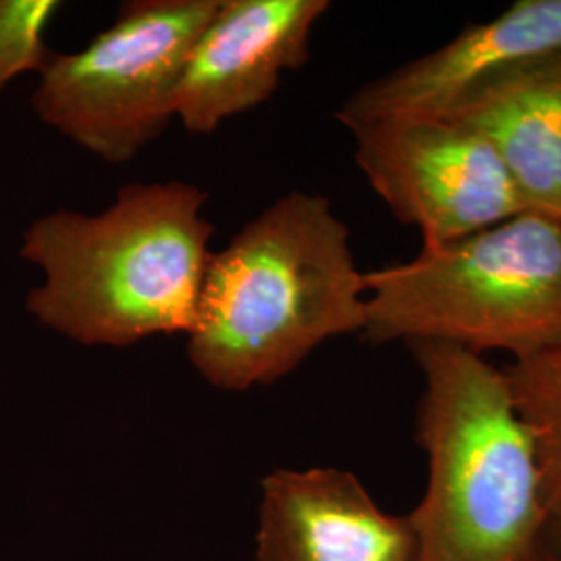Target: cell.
<instances>
[{"label":"cell","instance_id":"cell-1","mask_svg":"<svg viewBox=\"0 0 561 561\" xmlns=\"http://www.w3.org/2000/svg\"><path fill=\"white\" fill-rule=\"evenodd\" d=\"M366 324L364 273L329 198L294 190L213 252L187 358L222 391L273 385Z\"/></svg>","mask_w":561,"mask_h":561},{"label":"cell","instance_id":"cell-2","mask_svg":"<svg viewBox=\"0 0 561 561\" xmlns=\"http://www.w3.org/2000/svg\"><path fill=\"white\" fill-rule=\"evenodd\" d=\"M208 194L185 181L134 183L96 215L57 208L32 222L21 259L42 271L25 310L81 345L187 335L210 259Z\"/></svg>","mask_w":561,"mask_h":561},{"label":"cell","instance_id":"cell-3","mask_svg":"<svg viewBox=\"0 0 561 561\" xmlns=\"http://www.w3.org/2000/svg\"><path fill=\"white\" fill-rule=\"evenodd\" d=\"M408 350L424 381L416 439L428 461L408 514L416 561H561L535 443L503 370L437 341Z\"/></svg>","mask_w":561,"mask_h":561},{"label":"cell","instance_id":"cell-4","mask_svg":"<svg viewBox=\"0 0 561 561\" xmlns=\"http://www.w3.org/2000/svg\"><path fill=\"white\" fill-rule=\"evenodd\" d=\"M375 345L437 341L528 360L561 345V221L524 210L479 233L364 273Z\"/></svg>","mask_w":561,"mask_h":561},{"label":"cell","instance_id":"cell-5","mask_svg":"<svg viewBox=\"0 0 561 561\" xmlns=\"http://www.w3.org/2000/svg\"><path fill=\"white\" fill-rule=\"evenodd\" d=\"M219 0H129L83 48L53 55L32 96L60 136L111 164L134 161L175 119L187 55Z\"/></svg>","mask_w":561,"mask_h":561},{"label":"cell","instance_id":"cell-6","mask_svg":"<svg viewBox=\"0 0 561 561\" xmlns=\"http://www.w3.org/2000/svg\"><path fill=\"white\" fill-rule=\"evenodd\" d=\"M354 159L422 248L468 238L524 213L495 150L456 121L398 119L352 129Z\"/></svg>","mask_w":561,"mask_h":561},{"label":"cell","instance_id":"cell-7","mask_svg":"<svg viewBox=\"0 0 561 561\" xmlns=\"http://www.w3.org/2000/svg\"><path fill=\"white\" fill-rule=\"evenodd\" d=\"M327 0H219L194 42L175 94V119L208 136L268 101L285 71L310 60Z\"/></svg>","mask_w":561,"mask_h":561},{"label":"cell","instance_id":"cell-8","mask_svg":"<svg viewBox=\"0 0 561 561\" xmlns=\"http://www.w3.org/2000/svg\"><path fill=\"white\" fill-rule=\"evenodd\" d=\"M561 55V0H518L435 53L364 83L335 113L350 131L381 121L437 119L503 71Z\"/></svg>","mask_w":561,"mask_h":561},{"label":"cell","instance_id":"cell-9","mask_svg":"<svg viewBox=\"0 0 561 561\" xmlns=\"http://www.w3.org/2000/svg\"><path fill=\"white\" fill-rule=\"evenodd\" d=\"M256 560L416 561V539L352 472L280 468L262 479Z\"/></svg>","mask_w":561,"mask_h":561},{"label":"cell","instance_id":"cell-10","mask_svg":"<svg viewBox=\"0 0 561 561\" xmlns=\"http://www.w3.org/2000/svg\"><path fill=\"white\" fill-rule=\"evenodd\" d=\"M443 119L472 129L495 150L526 210L561 221V55L503 71Z\"/></svg>","mask_w":561,"mask_h":561},{"label":"cell","instance_id":"cell-11","mask_svg":"<svg viewBox=\"0 0 561 561\" xmlns=\"http://www.w3.org/2000/svg\"><path fill=\"white\" fill-rule=\"evenodd\" d=\"M503 375L535 443L542 495L561 549V345L514 362Z\"/></svg>","mask_w":561,"mask_h":561},{"label":"cell","instance_id":"cell-12","mask_svg":"<svg viewBox=\"0 0 561 561\" xmlns=\"http://www.w3.org/2000/svg\"><path fill=\"white\" fill-rule=\"evenodd\" d=\"M59 11L57 0H0V92L21 76L46 69L55 55L46 32Z\"/></svg>","mask_w":561,"mask_h":561}]
</instances>
